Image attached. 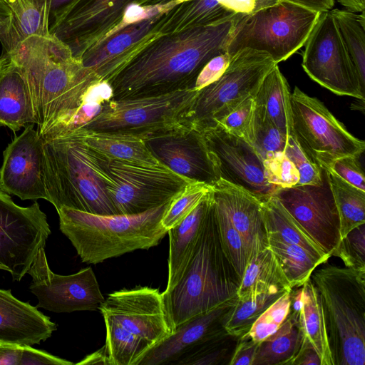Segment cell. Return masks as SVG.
I'll return each instance as SVG.
<instances>
[{
    "mask_svg": "<svg viewBox=\"0 0 365 365\" xmlns=\"http://www.w3.org/2000/svg\"><path fill=\"white\" fill-rule=\"evenodd\" d=\"M200 130L220 179L246 190L261 202L279 189L267 180L263 161L252 145L219 124Z\"/></svg>",
    "mask_w": 365,
    "mask_h": 365,
    "instance_id": "cell-16",
    "label": "cell"
},
{
    "mask_svg": "<svg viewBox=\"0 0 365 365\" xmlns=\"http://www.w3.org/2000/svg\"><path fill=\"white\" fill-rule=\"evenodd\" d=\"M327 171L339 215L342 238L355 227L365 223V191L348 183L331 170Z\"/></svg>",
    "mask_w": 365,
    "mask_h": 365,
    "instance_id": "cell-38",
    "label": "cell"
},
{
    "mask_svg": "<svg viewBox=\"0 0 365 365\" xmlns=\"http://www.w3.org/2000/svg\"><path fill=\"white\" fill-rule=\"evenodd\" d=\"M7 4L11 16L9 28L0 35L2 55L10 54L31 36L50 35L49 0H9Z\"/></svg>",
    "mask_w": 365,
    "mask_h": 365,
    "instance_id": "cell-29",
    "label": "cell"
},
{
    "mask_svg": "<svg viewBox=\"0 0 365 365\" xmlns=\"http://www.w3.org/2000/svg\"><path fill=\"white\" fill-rule=\"evenodd\" d=\"M290 2L306 9L317 11L324 12L329 11L332 9L334 0H280Z\"/></svg>",
    "mask_w": 365,
    "mask_h": 365,
    "instance_id": "cell-56",
    "label": "cell"
},
{
    "mask_svg": "<svg viewBox=\"0 0 365 365\" xmlns=\"http://www.w3.org/2000/svg\"><path fill=\"white\" fill-rule=\"evenodd\" d=\"M311 279L322 300L334 365H364L365 270L327 265Z\"/></svg>",
    "mask_w": 365,
    "mask_h": 365,
    "instance_id": "cell-6",
    "label": "cell"
},
{
    "mask_svg": "<svg viewBox=\"0 0 365 365\" xmlns=\"http://www.w3.org/2000/svg\"><path fill=\"white\" fill-rule=\"evenodd\" d=\"M255 103L249 96L217 124L227 132L243 139L252 145L254 142V120Z\"/></svg>",
    "mask_w": 365,
    "mask_h": 365,
    "instance_id": "cell-46",
    "label": "cell"
},
{
    "mask_svg": "<svg viewBox=\"0 0 365 365\" xmlns=\"http://www.w3.org/2000/svg\"><path fill=\"white\" fill-rule=\"evenodd\" d=\"M280 0H179L163 14L158 22L160 34L222 23L250 14Z\"/></svg>",
    "mask_w": 365,
    "mask_h": 365,
    "instance_id": "cell-23",
    "label": "cell"
},
{
    "mask_svg": "<svg viewBox=\"0 0 365 365\" xmlns=\"http://www.w3.org/2000/svg\"><path fill=\"white\" fill-rule=\"evenodd\" d=\"M6 2L9 1V0H5Z\"/></svg>",
    "mask_w": 365,
    "mask_h": 365,
    "instance_id": "cell-60",
    "label": "cell"
},
{
    "mask_svg": "<svg viewBox=\"0 0 365 365\" xmlns=\"http://www.w3.org/2000/svg\"><path fill=\"white\" fill-rule=\"evenodd\" d=\"M103 319L106 339L102 348L107 365H138L153 346L147 340L125 330L113 319Z\"/></svg>",
    "mask_w": 365,
    "mask_h": 365,
    "instance_id": "cell-35",
    "label": "cell"
},
{
    "mask_svg": "<svg viewBox=\"0 0 365 365\" xmlns=\"http://www.w3.org/2000/svg\"><path fill=\"white\" fill-rule=\"evenodd\" d=\"M284 293H260L244 299L237 297L225 324V330L237 337L247 334L258 317Z\"/></svg>",
    "mask_w": 365,
    "mask_h": 365,
    "instance_id": "cell-39",
    "label": "cell"
},
{
    "mask_svg": "<svg viewBox=\"0 0 365 365\" xmlns=\"http://www.w3.org/2000/svg\"><path fill=\"white\" fill-rule=\"evenodd\" d=\"M24 346L0 341V365H19Z\"/></svg>",
    "mask_w": 365,
    "mask_h": 365,
    "instance_id": "cell-54",
    "label": "cell"
},
{
    "mask_svg": "<svg viewBox=\"0 0 365 365\" xmlns=\"http://www.w3.org/2000/svg\"><path fill=\"white\" fill-rule=\"evenodd\" d=\"M288 138L269 120L263 110L255 105L252 146L262 161L284 153Z\"/></svg>",
    "mask_w": 365,
    "mask_h": 365,
    "instance_id": "cell-42",
    "label": "cell"
},
{
    "mask_svg": "<svg viewBox=\"0 0 365 365\" xmlns=\"http://www.w3.org/2000/svg\"><path fill=\"white\" fill-rule=\"evenodd\" d=\"M304 45L302 66L313 81L336 95L364 100V88L330 11L320 13Z\"/></svg>",
    "mask_w": 365,
    "mask_h": 365,
    "instance_id": "cell-12",
    "label": "cell"
},
{
    "mask_svg": "<svg viewBox=\"0 0 365 365\" xmlns=\"http://www.w3.org/2000/svg\"><path fill=\"white\" fill-rule=\"evenodd\" d=\"M27 274L32 278L30 292L38 299L37 308L55 313L94 311L104 302L91 267L75 274L61 275L51 271L45 247H41Z\"/></svg>",
    "mask_w": 365,
    "mask_h": 365,
    "instance_id": "cell-14",
    "label": "cell"
},
{
    "mask_svg": "<svg viewBox=\"0 0 365 365\" xmlns=\"http://www.w3.org/2000/svg\"><path fill=\"white\" fill-rule=\"evenodd\" d=\"M50 234L46 215L37 202L21 207L0 190V269L21 281Z\"/></svg>",
    "mask_w": 365,
    "mask_h": 365,
    "instance_id": "cell-13",
    "label": "cell"
},
{
    "mask_svg": "<svg viewBox=\"0 0 365 365\" xmlns=\"http://www.w3.org/2000/svg\"><path fill=\"white\" fill-rule=\"evenodd\" d=\"M135 0H77L51 31L81 61L121 22L128 6Z\"/></svg>",
    "mask_w": 365,
    "mask_h": 365,
    "instance_id": "cell-20",
    "label": "cell"
},
{
    "mask_svg": "<svg viewBox=\"0 0 365 365\" xmlns=\"http://www.w3.org/2000/svg\"><path fill=\"white\" fill-rule=\"evenodd\" d=\"M34 126H26L4 151L0 190L22 200L48 201L44 142Z\"/></svg>",
    "mask_w": 365,
    "mask_h": 365,
    "instance_id": "cell-19",
    "label": "cell"
},
{
    "mask_svg": "<svg viewBox=\"0 0 365 365\" xmlns=\"http://www.w3.org/2000/svg\"><path fill=\"white\" fill-rule=\"evenodd\" d=\"M1 57L0 126L16 132L29 124H37L36 113L22 69L9 56Z\"/></svg>",
    "mask_w": 365,
    "mask_h": 365,
    "instance_id": "cell-26",
    "label": "cell"
},
{
    "mask_svg": "<svg viewBox=\"0 0 365 365\" xmlns=\"http://www.w3.org/2000/svg\"><path fill=\"white\" fill-rule=\"evenodd\" d=\"M144 140L158 162L174 173L212 187L220 179L201 131L189 123Z\"/></svg>",
    "mask_w": 365,
    "mask_h": 365,
    "instance_id": "cell-17",
    "label": "cell"
},
{
    "mask_svg": "<svg viewBox=\"0 0 365 365\" xmlns=\"http://www.w3.org/2000/svg\"><path fill=\"white\" fill-rule=\"evenodd\" d=\"M267 241L292 289L302 286L322 264L298 245L271 237H267Z\"/></svg>",
    "mask_w": 365,
    "mask_h": 365,
    "instance_id": "cell-37",
    "label": "cell"
},
{
    "mask_svg": "<svg viewBox=\"0 0 365 365\" xmlns=\"http://www.w3.org/2000/svg\"><path fill=\"white\" fill-rule=\"evenodd\" d=\"M6 56L22 69L28 81L40 136L63 127L101 80L75 58L54 36H33Z\"/></svg>",
    "mask_w": 365,
    "mask_h": 365,
    "instance_id": "cell-2",
    "label": "cell"
},
{
    "mask_svg": "<svg viewBox=\"0 0 365 365\" xmlns=\"http://www.w3.org/2000/svg\"><path fill=\"white\" fill-rule=\"evenodd\" d=\"M71 133L78 135L87 145L109 160L146 165L158 163L147 147L145 140L137 135L91 130H77Z\"/></svg>",
    "mask_w": 365,
    "mask_h": 365,
    "instance_id": "cell-31",
    "label": "cell"
},
{
    "mask_svg": "<svg viewBox=\"0 0 365 365\" xmlns=\"http://www.w3.org/2000/svg\"><path fill=\"white\" fill-rule=\"evenodd\" d=\"M1 64H2V58H1V57H0V71H1Z\"/></svg>",
    "mask_w": 365,
    "mask_h": 365,
    "instance_id": "cell-59",
    "label": "cell"
},
{
    "mask_svg": "<svg viewBox=\"0 0 365 365\" xmlns=\"http://www.w3.org/2000/svg\"><path fill=\"white\" fill-rule=\"evenodd\" d=\"M77 0H49V33L64 17Z\"/></svg>",
    "mask_w": 365,
    "mask_h": 365,
    "instance_id": "cell-53",
    "label": "cell"
},
{
    "mask_svg": "<svg viewBox=\"0 0 365 365\" xmlns=\"http://www.w3.org/2000/svg\"><path fill=\"white\" fill-rule=\"evenodd\" d=\"M273 195L330 258L341 237L327 170L322 167L319 184L280 187Z\"/></svg>",
    "mask_w": 365,
    "mask_h": 365,
    "instance_id": "cell-15",
    "label": "cell"
},
{
    "mask_svg": "<svg viewBox=\"0 0 365 365\" xmlns=\"http://www.w3.org/2000/svg\"><path fill=\"white\" fill-rule=\"evenodd\" d=\"M43 142L48 202L56 210L65 206L96 215L118 214L106 187L109 159L76 133Z\"/></svg>",
    "mask_w": 365,
    "mask_h": 365,
    "instance_id": "cell-5",
    "label": "cell"
},
{
    "mask_svg": "<svg viewBox=\"0 0 365 365\" xmlns=\"http://www.w3.org/2000/svg\"><path fill=\"white\" fill-rule=\"evenodd\" d=\"M259 342L248 333L240 336L233 352L230 365H252Z\"/></svg>",
    "mask_w": 365,
    "mask_h": 365,
    "instance_id": "cell-52",
    "label": "cell"
},
{
    "mask_svg": "<svg viewBox=\"0 0 365 365\" xmlns=\"http://www.w3.org/2000/svg\"><path fill=\"white\" fill-rule=\"evenodd\" d=\"M344 46L358 74L363 88L365 87V15L348 9L330 10Z\"/></svg>",
    "mask_w": 365,
    "mask_h": 365,
    "instance_id": "cell-36",
    "label": "cell"
},
{
    "mask_svg": "<svg viewBox=\"0 0 365 365\" xmlns=\"http://www.w3.org/2000/svg\"><path fill=\"white\" fill-rule=\"evenodd\" d=\"M359 158V155L341 157L334 160L327 169L351 185L365 191L364 173Z\"/></svg>",
    "mask_w": 365,
    "mask_h": 365,
    "instance_id": "cell-49",
    "label": "cell"
},
{
    "mask_svg": "<svg viewBox=\"0 0 365 365\" xmlns=\"http://www.w3.org/2000/svg\"><path fill=\"white\" fill-rule=\"evenodd\" d=\"M267 236L298 245L322 264L329 258L274 196L261 202Z\"/></svg>",
    "mask_w": 365,
    "mask_h": 365,
    "instance_id": "cell-33",
    "label": "cell"
},
{
    "mask_svg": "<svg viewBox=\"0 0 365 365\" xmlns=\"http://www.w3.org/2000/svg\"><path fill=\"white\" fill-rule=\"evenodd\" d=\"M212 193L245 240L250 257L253 251L268 246L259 199L246 190L222 179L212 186Z\"/></svg>",
    "mask_w": 365,
    "mask_h": 365,
    "instance_id": "cell-25",
    "label": "cell"
},
{
    "mask_svg": "<svg viewBox=\"0 0 365 365\" xmlns=\"http://www.w3.org/2000/svg\"><path fill=\"white\" fill-rule=\"evenodd\" d=\"M291 101L294 134L321 166L327 168L336 158L364 153V141L351 134L319 99L295 86Z\"/></svg>",
    "mask_w": 365,
    "mask_h": 365,
    "instance_id": "cell-11",
    "label": "cell"
},
{
    "mask_svg": "<svg viewBox=\"0 0 365 365\" xmlns=\"http://www.w3.org/2000/svg\"><path fill=\"white\" fill-rule=\"evenodd\" d=\"M212 198L222 248L241 280L250 258L248 248L225 207L213 193Z\"/></svg>",
    "mask_w": 365,
    "mask_h": 365,
    "instance_id": "cell-41",
    "label": "cell"
},
{
    "mask_svg": "<svg viewBox=\"0 0 365 365\" xmlns=\"http://www.w3.org/2000/svg\"><path fill=\"white\" fill-rule=\"evenodd\" d=\"M170 202L134 215H96L63 206L57 210L59 227L83 262L98 264L158 245L168 234L161 220Z\"/></svg>",
    "mask_w": 365,
    "mask_h": 365,
    "instance_id": "cell-4",
    "label": "cell"
},
{
    "mask_svg": "<svg viewBox=\"0 0 365 365\" xmlns=\"http://www.w3.org/2000/svg\"><path fill=\"white\" fill-rule=\"evenodd\" d=\"M291 365H322V362L315 349L304 339L302 347Z\"/></svg>",
    "mask_w": 365,
    "mask_h": 365,
    "instance_id": "cell-55",
    "label": "cell"
},
{
    "mask_svg": "<svg viewBox=\"0 0 365 365\" xmlns=\"http://www.w3.org/2000/svg\"><path fill=\"white\" fill-rule=\"evenodd\" d=\"M289 282L269 246L253 251L237 293L238 299L260 293L286 292Z\"/></svg>",
    "mask_w": 365,
    "mask_h": 365,
    "instance_id": "cell-30",
    "label": "cell"
},
{
    "mask_svg": "<svg viewBox=\"0 0 365 365\" xmlns=\"http://www.w3.org/2000/svg\"><path fill=\"white\" fill-rule=\"evenodd\" d=\"M191 182L160 163L110 160L106 187L118 214L134 215L170 202Z\"/></svg>",
    "mask_w": 365,
    "mask_h": 365,
    "instance_id": "cell-10",
    "label": "cell"
},
{
    "mask_svg": "<svg viewBox=\"0 0 365 365\" xmlns=\"http://www.w3.org/2000/svg\"><path fill=\"white\" fill-rule=\"evenodd\" d=\"M275 65L264 52L245 48L235 53L223 74L200 91L189 123L199 130L217 125L247 98L255 97Z\"/></svg>",
    "mask_w": 365,
    "mask_h": 365,
    "instance_id": "cell-9",
    "label": "cell"
},
{
    "mask_svg": "<svg viewBox=\"0 0 365 365\" xmlns=\"http://www.w3.org/2000/svg\"><path fill=\"white\" fill-rule=\"evenodd\" d=\"M162 14L130 24L102 40L83 55L81 63L109 83L160 34L158 25Z\"/></svg>",
    "mask_w": 365,
    "mask_h": 365,
    "instance_id": "cell-21",
    "label": "cell"
},
{
    "mask_svg": "<svg viewBox=\"0 0 365 365\" xmlns=\"http://www.w3.org/2000/svg\"><path fill=\"white\" fill-rule=\"evenodd\" d=\"M236 299L180 324L167 339L150 349L138 365H173L192 348L226 332L225 324Z\"/></svg>",
    "mask_w": 365,
    "mask_h": 365,
    "instance_id": "cell-22",
    "label": "cell"
},
{
    "mask_svg": "<svg viewBox=\"0 0 365 365\" xmlns=\"http://www.w3.org/2000/svg\"><path fill=\"white\" fill-rule=\"evenodd\" d=\"M291 307L297 310L304 339L317 352L322 365H334L322 300L311 277L292 289Z\"/></svg>",
    "mask_w": 365,
    "mask_h": 365,
    "instance_id": "cell-27",
    "label": "cell"
},
{
    "mask_svg": "<svg viewBox=\"0 0 365 365\" xmlns=\"http://www.w3.org/2000/svg\"><path fill=\"white\" fill-rule=\"evenodd\" d=\"M239 338L226 331L192 348L173 365H230Z\"/></svg>",
    "mask_w": 365,
    "mask_h": 365,
    "instance_id": "cell-40",
    "label": "cell"
},
{
    "mask_svg": "<svg viewBox=\"0 0 365 365\" xmlns=\"http://www.w3.org/2000/svg\"><path fill=\"white\" fill-rule=\"evenodd\" d=\"M240 283L221 244L211 192L200 235L183 275L169 292L162 293L173 331L237 297Z\"/></svg>",
    "mask_w": 365,
    "mask_h": 365,
    "instance_id": "cell-3",
    "label": "cell"
},
{
    "mask_svg": "<svg viewBox=\"0 0 365 365\" xmlns=\"http://www.w3.org/2000/svg\"><path fill=\"white\" fill-rule=\"evenodd\" d=\"M303 340L297 310L291 307L279 328L259 342L252 365H291Z\"/></svg>",
    "mask_w": 365,
    "mask_h": 365,
    "instance_id": "cell-34",
    "label": "cell"
},
{
    "mask_svg": "<svg viewBox=\"0 0 365 365\" xmlns=\"http://www.w3.org/2000/svg\"><path fill=\"white\" fill-rule=\"evenodd\" d=\"M11 16L10 7L5 0H0V35L9 28Z\"/></svg>",
    "mask_w": 365,
    "mask_h": 365,
    "instance_id": "cell-57",
    "label": "cell"
},
{
    "mask_svg": "<svg viewBox=\"0 0 365 365\" xmlns=\"http://www.w3.org/2000/svg\"><path fill=\"white\" fill-rule=\"evenodd\" d=\"M108 317L153 346L167 339L173 329L158 289L137 287L109 294L98 309Z\"/></svg>",
    "mask_w": 365,
    "mask_h": 365,
    "instance_id": "cell-18",
    "label": "cell"
},
{
    "mask_svg": "<svg viewBox=\"0 0 365 365\" xmlns=\"http://www.w3.org/2000/svg\"><path fill=\"white\" fill-rule=\"evenodd\" d=\"M264 176L269 183L280 188L298 184L299 175L294 164L284 153H277L263 161Z\"/></svg>",
    "mask_w": 365,
    "mask_h": 365,
    "instance_id": "cell-48",
    "label": "cell"
},
{
    "mask_svg": "<svg viewBox=\"0 0 365 365\" xmlns=\"http://www.w3.org/2000/svg\"><path fill=\"white\" fill-rule=\"evenodd\" d=\"M284 153L298 170L297 185L321 182L322 167L304 150L294 134L287 138Z\"/></svg>",
    "mask_w": 365,
    "mask_h": 365,
    "instance_id": "cell-45",
    "label": "cell"
},
{
    "mask_svg": "<svg viewBox=\"0 0 365 365\" xmlns=\"http://www.w3.org/2000/svg\"><path fill=\"white\" fill-rule=\"evenodd\" d=\"M71 365L73 362L55 356L46 351L24 345L19 365Z\"/></svg>",
    "mask_w": 365,
    "mask_h": 365,
    "instance_id": "cell-51",
    "label": "cell"
},
{
    "mask_svg": "<svg viewBox=\"0 0 365 365\" xmlns=\"http://www.w3.org/2000/svg\"><path fill=\"white\" fill-rule=\"evenodd\" d=\"M199 93L190 88L158 96L110 99L97 116L78 130L119 132L145 139L189 123Z\"/></svg>",
    "mask_w": 365,
    "mask_h": 365,
    "instance_id": "cell-8",
    "label": "cell"
},
{
    "mask_svg": "<svg viewBox=\"0 0 365 365\" xmlns=\"http://www.w3.org/2000/svg\"><path fill=\"white\" fill-rule=\"evenodd\" d=\"M212 189L184 220L168 231L170 245L168 275L164 293L169 292L183 275L200 235Z\"/></svg>",
    "mask_w": 365,
    "mask_h": 365,
    "instance_id": "cell-28",
    "label": "cell"
},
{
    "mask_svg": "<svg viewBox=\"0 0 365 365\" xmlns=\"http://www.w3.org/2000/svg\"><path fill=\"white\" fill-rule=\"evenodd\" d=\"M254 100L285 136L294 135L291 93L278 64L265 76Z\"/></svg>",
    "mask_w": 365,
    "mask_h": 365,
    "instance_id": "cell-32",
    "label": "cell"
},
{
    "mask_svg": "<svg viewBox=\"0 0 365 365\" xmlns=\"http://www.w3.org/2000/svg\"><path fill=\"white\" fill-rule=\"evenodd\" d=\"M320 12L284 1L235 19L227 52L249 48L267 53L278 64L304 45Z\"/></svg>",
    "mask_w": 365,
    "mask_h": 365,
    "instance_id": "cell-7",
    "label": "cell"
},
{
    "mask_svg": "<svg viewBox=\"0 0 365 365\" xmlns=\"http://www.w3.org/2000/svg\"><path fill=\"white\" fill-rule=\"evenodd\" d=\"M292 289L282 294L255 322L247 332L254 341L264 340L284 322L291 309Z\"/></svg>",
    "mask_w": 365,
    "mask_h": 365,
    "instance_id": "cell-44",
    "label": "cell"
},
{
    "mask_svg": "<svg viewBox=\"0 0 365 365\" xmlns=\"http://www.w3.org/2000/svg\"><path fill=\"white\" fill-rule=\"evenodd\" d=\"M331 256L340 258L346 267L365 270V223L342 237Z\"/></svg>",
    "mask_w": 365,
    "mask_h": 365,
    "instance_id": "cell-47",
    "label": "cell"
},
{
    "mask_svg": "<svg viewBox=\"0 0 365 365\" xmlns=\"http://www.w3.org/2000/svg\"><path fill=\"white\" fill-rule=\"evenodd\" d=\"M231 58L225 51L211 58L200 71L193 88L200 91L217 80L228 67Z\"/></svg>",
    "mask_w": 365,
    "mask_h": 365,
    "instance_id": "cell-50",
    "label": "cell"
},
{
    "mask_svg": "<svg viewBox=\"0 0 365 365\" xmlns=\"http://www.w3.org/2000/svg\"><path fill=\"white\" fill-rule=\"evenodd\" d=\"M176 0H135V3L140 5H158L164 4Z\"/></svg>",
    "mask_w": 365,
    "mask_h": 365,
    "instance_id": "cell-58",
    "label": "cell"
},
{
    "mask_svg": "<svg viewBox=\"0 0 365 365\" xmlns=\"http://www.w3.org/2000/svg\"><path fill=\"white\" fill-rule=\"evenodd\" d=\"M237 17L160 34L109 82L111 99L158 96L193 88L203 66L227 51Z\"/></svg>",
    "mask_w": 365,
    "mask_h": 365,
    "instance_id": "cell-1",
    "label": "cell"
},
{
    "mask_svg": "<svg viewBox=\"0 0 365 365\" xmlns=\"http://www.w3.org/2000/svg\"><path fill=\"white\" fill-rule=\"evenodd\" d=\"M212 186L192 181L169 204L161 223L168 231L184 220L211 190Z\"/></svg>",
    "mask_w": 365,
    "mask_h": 365,
    "instance_id": "cell-43",
    "label": "cell"
},
{
    "mask_svg": "<svg viewBox=\"0 0 365 365\" xmlns=\"http://www.w3.org/2000/svg\"><path fill=\"white\" fill-rule=\"evenodd\" d=\"M57 324L36 307L0 289V341L20 345L39 344L50 338Z\"/></svg>",
    "mask_w": 365,
    "mask_h": 365,
    "instance_id": "cell-24",
    "label": "cell"
}]
</instances>
